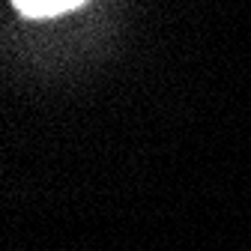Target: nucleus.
<instances>
[{
  "instance_id": "f257e3e1",
  "label": "nucleus",
  "mask_w": 251,
  "mask_h": 251,
  "mask_svg": "<svg viewBox=\"0 0 251 251\" xmlns=\"http://www.w3.org/2000/svg\"><path fill=\"white\" fill-rule=\"evenodd\" d=\"M81 6V0H18L15 9L27 18H51Z\"/></svg>"
}]
</instances>
